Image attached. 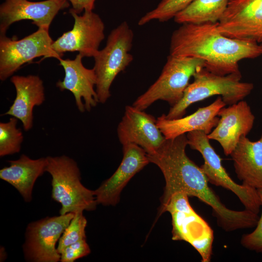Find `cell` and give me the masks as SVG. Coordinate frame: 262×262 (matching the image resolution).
<instances>
[{
  "label": "cell",
  "instance_id": "83f0119b",
  "mask_svg": "<svg viewBox=\"0 0 262 262\" xmlns=\"http://www.w3.org/2000/svg\"><path fill=\"white\" fill-rule=\"evenodd\" d=\"M72 5L70 9L76 14H80L85 10H92L95 8L96 0H67Z\"/></svg>",
  "mask_w": 262,
  "mask_h": 262
},
{
  "label": "cell",
  "instance_id": "8992f818",
  "mask_svg": "<svg viewBox=\"0 0 262 262\" xmlns=\"http://www.w3.org/2000/svg\"><path fill=\"white\" fill-rule=\"evenodd\" d=\"M167 212L172 217V240L184 241L199 253L202 262H209L212 255L213 231L191 207L188 196L183 192L172 195L160 207L159 214Z\"/></svg>",
  "mask_w": 262,
  "mask_h": 262
},
{
  "label": "cell",
  "instance_id": "52a82bcc",
  "mask_svg": "<svg viewBox=\"0 0 262 262\" xmlns=\"http://www.w3.org/2000/svg\"><path fill=\"white\" fill-rule=\"evenodd\" d=\"M204 67L200 59L169 54L159 78L132 105L143 111L159 100L175 105L182 98L190 78Z\"/></svg>",
  "mask_w": 262,
  "mask_h": 262
},
{
  "label": "cell",
  "instance_id": "ba28073f",
  "mask_svg": "<svg viewBox=\"0 0 262 262\" xmlns=\"http://www.w3.org/2000/svg\"><path fill=\"white\" fill-rule=\"evenodd\" d=\"M204 131H195L187 133L188 145L199 152L204 159L200 166L209 182L231 191L239 199L245 209L258 214L262 202L258 190L248 185L239 184L229 177L221 162V158L211 146Z\"/></svg>",
  "mask_w": 262,
  "mask_h": 262
},
{
  "label": "cell",
  "instance_id": "8fae6325",
  "mask_svg": "<svg viewBox=\"0 0 262 262\" xmlns=\"http://www.w3.org/2000/svg\"><path fill=\"white\" fill-rule=\"evenodd\" d=\"M74 215L70 213L47 217L29 224L23 245L26 259L34 262L60 261L56 245Z\"/></svg>",
  "mask_w": 262,
  "mask_h": 262
},
{
  "label": "cell",
  "instance_id": "ac0fdd59",
  "mask_svg": "<svg viewBox=\"0 0 262 262\" xmlns=\"http://www.w3.org/2000/svg\"><path fill=\"white\" fill-rule=\"evenodd\" d=\"M16 91V96L9 110L3 115L19 120L27 131L33 127L34 107L45 100V88L42 80L38 75H13L10 78Z\"/></svg>",
  "mask_w": 262,
  "mask_h": 262
},
{
  "label": "cell",
  "instance_id": "ffe728a7",
  "mask_svg": "<svg viewBox=\"0 0 262 262\" xmlns=\"http://www.w3.org/2000/svg\"><path fill=\"white\" fill-rule=\"evenodd\" d=\"M230 155L236 175L242 183L262 189V133L256 141L242 136Z\"/></svg>",
  "mask_w": 262,
  "mask_h": 262
},
{
  "label": "cell",
  "instance_id": "277c9868",
  "mask_svg": "<svg viewBox=\"0 0 262 262\" xmlns=\"http://www.w3.org/2000/svg\"><path fill=\"white\" fill-rule=\"evenodd\" d=\"M46 158V171L52 178L51 197L61 204L60 214L95 210L98 203L94 191L81 183L77 163L66 155Z\"/></svg>",
  "mask_w": 262,
  "mask_h": 262
},
{
  "label": "cell",
  "instance_id": "484cf974",
  "mask_svg": "<svg viewBox=\"0 0 262 262\" xmlns=\"http://www.w3.org/2000/svg\"><path fill=\"white\" fill-rule=\"evenodd\" d=\"M262 207V189H257ZM255 229L251 233L243 235L241 243L246 249L262 253V210Z\"/></svg>",
  "mask_w": 262,
  "mask_h": 262
},
{
  "label": "cell",
  "instance_id": "4316f807",
  "mask_svg": "<svg viewBox=\"0 0 262 262\" xmlns=\"http://www.w3.org/2000/svg\"><path fill=\"white\" fill-rule=\"evenodd\" d=\"M90 251L86 239H83L66 247L60 254V261L73 262L78 259L88 255Z\"/></svg>",
  "mask_w": 262,
  "mask_h": 262
},
{
  "label": "cell",
  "instance_id": "30bf717a",
  "mask_svg": "<svg viewBox=\"0 0 262 262\" xmlns=\"http://www.w3.org/2000/svg\"><path fill=\"white\" fill-rule=\"evenodd\" d=\"M69 12L74 19L73 27L53 41L52 49L61 57L65 52L74 51L83 57H94L105 38L104 22L92 10H85L82 15L70 9Z\"/></svg>",
  "mask_w": 262,
  "mask_h": 262
},
{
  "label": "cell",
  "instance_id": "7402d4cb",
  "mask_svg": "<svg viewBox=\"0 0 262 262\" xmlns=\"http://www.w3.org/2000/svg\"><path fill=\"white\" fill-rule=\"evenodd\" d=\"M229 0H194L174 18L178 24L216 23L225 11Z\"/></svg>",
  "mask_w": 262,
  "mask_h": 262
},
{
  "label": "cell",
  "instance_id": "cb8c5ba5",
  "mask_svg": "<svg viewBox=\"0 0 262 262\" xmlns=\"http://www.w3.org/2000/svg\"><path fill=\"white\" fill-rule=\"evenodd\" d=\"M18 119L12 116L7 122L0 123V156L18 153L23 141L21 130L17 128Z\"/></svg>",
  "mask_w": 262,
  "mask_h": 262
},
{
  "label": "cell",
  "instance_id": "d6986e66",
  "mask_svg": "<svg viewBox=\"0 0 262 262\" xmlns=\"http://www.w3.org/2000/svg\"><path fill=\"white\" fill-rule=\"evenodd\" d=\"M221 97L210 105L199 108L193 114L178 119L166 118L164 114L157 119V125L166 139L176 138L190 131H201L209 134L219 121L220 110L226 106Z\"/></svg>",
  "mask_w": 262,
  "mask_h": 262
},
{
  "label": "cell",
  "instance_id": "5b68a950",
  "mask_svg": "<svg viewBox=\"0 0 262 262\" xmlns=\"http://www.w3.org/2000/svg\"><path fill=\"white\" fill-rule=\"evenodd\" d=\"M134 34L126 21L109 33L105 47L93 57L97 76L96 91L99 103L104 104L111 96L110 88L117 75L133 61L130 53Z\"/></svg>",
  "mask_w": 262,
  "mask_h": 262
},
{
  "label": "cell",
  "instance_id": "d4e9b609",
  "mask_svg": "<svg viewBox=\"0 0 262 262\" xmlns=\"http://www.w3.org/2000/svg\"><path fill=\"white\" fill-rule=\"evenodd\" d=\"M87 220L83 212L75 213L74 216L66 228L58 241V252L62 251L67 246L79 241L86 239L85 228Z\"/></svg>",
  "mask_w": 262,
  "mask_h": 262
},
{
  "label": "cell",
  "instance_id": "7c38bea8",
  "mask_svg": "<svg viewBox=\"0 0 262 262\" xmlns=\"http://www.w3.org/2000/svg\"><path fill=\"white\" fill-rule=\"evenodd\" d=\"M224 35L262 43V0H229L217 22Z\"/></svg>",
  "mask_w": 262,
  "mask_h": 262
},
{
  "label": "cell",
  "instance_id": "603a6c76",
  "mask_svg": "<svg viewBox=\"0 0 262 262\" xmlns=\"http://www.w3.org/2000/svg\"><path fill=\"white\" fill-rule=\"evenodd\" d=\"M194 0H161L157 6L147 12L139 20V26L153 20L166 22L187 8Z\"/></svg>",
  "mask_w": 262,
  "mask_h": 262
},
{
  "label": "cell",
  "instance_id": "3957f363",
  "mask_svg": "<svg viewBox=\"0 0 262 262\" xmlns=\"http://www.w3.org/2000/svg\"><path fill=\"white\" fill-rule=\"evenodd\" d=\"M193 77V82L189 84L181 99L167 115L164 114L166 118H181L190 105L215 95L221 96L226 105L234 104L243 100L254 88L253 83L241 81V72L222 76L202 67Z\"/></svg>",
  "mask_w": 262,
  "mask_h": 262
},
{
  "label": "cell",
  "instance_id": "9c48e42d",
  "mask_svg": "<svg viewBox=\"0 0 262 262\" xmlns=\"http://www.w3.org/2000/svg\"><path fill=\"white\" fill-rule=\"evenodd\" d=\"M53 42L49 29L45 28H38L19 40L0 35V81L11 77L22 65L36 58H62L52 49Z\"/></svg>",
  "mask_w": 262,
  "mask_h": 262
},
{
  "label": "cell",
  "instance_id": "9a60e30c",
  "mask_svg": "<svg viewBox=\"0 0 262 262\" xmlns=\"http://www.w3.org/2000/svg\"><path fill=\"white\" fill-rule=\"evenodd\" d=\"M82 58L78 53L74 59H58L64 69L65 77L56 84L61 91L68 90L73 94L81 113L90 112L99 103L95 89L97 81L95 71L93 68L89 69L83 66Z\"/></svg>",
  "mask_w": 262,
  "mask_h": 262
},
{
  "label": "cell",
  "instance_id": "e0dca14e",
  "mask_svg": "<svg viewBox=\"0 0 262 262\" xmlns=\"http://www.w3.org/2000/svg\"><path fill=\"white\" fill-rule=\"evenodd\" d=\"M217 115L220 117L218 124L207 136L220 144L226 156L230 155L240 138L252 130L255 116L244 100L222 108Z\"/></svg>",
  "mask_w": 262,
  "mask_h": 262
},
{
  "label": "cell",
  "instance_id": "44dd1931",
  "mask_svg": "<svg viewBox=\"0 0 262 262\" xmlns=\"http://www.w3.org/2000/svg\"><path fill=\"white\" fill-rule=\"evenodd\" d=\"M8 162L9 166L0 170V178L14 187L26 202H30L36 180L46 172L47 158L32 159L22 154Z\"/></svg>",
  "mask_w": 262,
  "mask_h": 262
},
{
  "label": "cell",
  "instance_id": "4fadbf2b",
  "mask_svg": "<svg viewBox=\"0 0 262 262\" xmlns=\"http://www.w3.org/2000/svg\"><path fill=\"white\" fill-rule=\"evenodd\" d=\"M69 5L67 0H4L0 5V35H5L12 24L25 19L32 20L38 28L49 29L59 12Z\"/></svg>",
  "mask_w": 262,
  "mask_h": 262
},
{
  "label": "cell",
  "instance_id": "5bb4252c",
  "mask_svg": "<svg viewBox=\"0 0 262 262\" xmlns=\"http://www.w3.org/2000/svg\"><path fill=\"white\" fill-rule=\"evenodd\" d=\"M117 132L122 145H137L147 154L157 151L166 140L157 125V119L132 105L126 106Z\"/></svg>",
  "mask_w": 262,
  "mask_h": 262
},
{
  "label": "cell",
  "instance_id": "2e32d148",
  "mask_svg": "<svg viewBox=\"0 0 262 262\" xmlns=\"http://www.w3.org/2000/svg\"><path fill=\"white\" fill-rule=\"evenodd\" d=\"M123 146L122 161L114 172L94 191L98 204L115 206L119 200L120 195L130 180L149 162L147 153L141 147L134 144Z\"/></svg>",
  "mask_w": 262,
  "mask_h": 262
},
{
  "label": "cell",
  "instance_id": "f1b7e54d",
  "mask_svg": "<svg viewBox=\"0 0 262 262\" xmlns=\"http://www.w3.org/2000/svg\"><path fill=\"white\" fill-rule=\"evenodd\" d=\"M260 45H261V47H262V44H260Z\"/></svg>",
  "mask_w": 262,
  "mask_h": 262
},
{
  "label": "cell",
  "instance_id": "7a4b0ae2",
  "mask_svg": "<svg viewBox=\"0 0 262 262\" xmlns=\"http://www.w3.org/2000/svg\"><path fill=\"white\" fill-rule=\"evenodd\" d=\"M169 54L200 59L208 71L219 75L239 73V62L262 54L260 44L227 37L217 22L181 24L172 33Z\"/></svg>",
  "mask_w": 262,
  "mask_h": 262
},
{
  "label": "cell",
  "instance_id": "6da1fadb",
  "mask_svg": "<svg viewBox=\"0 0 262 262\" xmlns=\"http://www.w3.org/2000/svg\"><path fill=\"white\" fill-rule=\"evenodd\" d=\"M187 145V136L184 134L166 139L157 151L147 154L149 162L160 169L165 180L160 207L174 194L183 192L210 206L218 225L226 231L255 227L259 219L258 214L246 209L234 211L227 208L209 186L200 167L186 155Z\"/></svg>",
  "mask_w": 262,
  "mask_h": 262
}]
</instances>
